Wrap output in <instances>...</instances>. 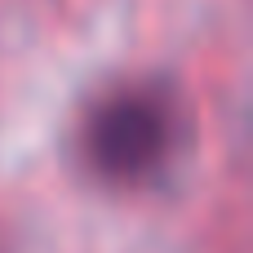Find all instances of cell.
Here are the masks:
<instances>
[{"label": "cell", "mask_w": 253, "mask_h": 253, "mask_svg": "<svg viewBox=\"0 0 253 253\" xmlns=\"http://www.w3.org/2000/svg\"><path fill=\"white\" fill-rule=\"evenodd\" d=\"M182 142V107L165 84L138 80L107 89L84 125H80V156L107 187H142L151 182Z\"/></svg>", "instance_id": "1"}]
</instances>
